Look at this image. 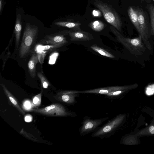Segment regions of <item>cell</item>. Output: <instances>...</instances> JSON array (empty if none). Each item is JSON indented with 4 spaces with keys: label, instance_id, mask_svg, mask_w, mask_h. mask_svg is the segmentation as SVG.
<instances>
[{
    "label": "cell",
    "instance_id": "obj_1",
    "mask_svg": "<svg viewBox=\"0 0 154 154\" xmlns=\"http://www.w3.org/2000/svg\"><path fill=\"white\" fill-rule=\"evenodd\" d=\"M112 32L116 36V40L126 48L132 54L140 56L144 53L146 47L143 42L141 36L139 34L137 37L133 38H126L114 26L110 27Z\"/></svg>",
    "mask_w": 154,
    "mask_h": 154
},
{
    "label": "cell",
    "instance_id": "obj_2",
    "mask_svg": "<svg viewBox=\"0 0 154 154\" xmlns=\"http://www.w3.org/2000/svg\"><path fill=\"white\" fill-rule=\"evenodd\" d=\"M38 31V28L27 24L24 31L19 49V55L22 58L29 52L35 40Z\"/></svg>",
    "mask_w": 154,
    "mask_h": 154
},
{
    "label": "cell",
    "instance_id": "obj_3",
    "mask_svg": "<svg viewBox=\"0 0 154 154\" xmlns=\"http://www.w3.org/2000/svg\"><path fill=\"white\" fill-rule=\"evenodd\" d=\"M123 118L124 116L121 115L115 116L103 126L97 128L93 132L92 137L102 139L109 137L114 134Z\"/></svg>",
    "mask_w": 154,
    "mask_h": 154
},
{
    "label": "cell",
    "instance_id": "obj_4",
    "mask_svg": "<svg viewBox=\"0 0 154 154\" xmlns=\"http://www.w3.org/2000/svg\"><path fill=\"white\" fill-rule=\"evenodd\" d=\"M95 5L102 12L106 21L119 32H121L122 22L115 10L107 5L100 1L96 2Z\"/></svg>",
    "mask_w": 154,
    "mask_h": 154
},
{
    "label": "cell",
    "instance_id": "obj_5",
    "mask_svg": "<svg viewBox=\"0 0 154 154\" xmlns=\"http://www.w3.org/2000/svg\"><path fill=\"white\" fill-rule=\"evenodd\" d=\"M29 111L49 116H76L73 115V112L67 111L62 105L57 103L53 104L43 108L32 109Z\"/></svg>",
    "mask_w": 154,
    "mask_h": 154
},
{
    "label": "cell",
    "instance_id": "obj_6",
    "mask_svg": "<svg viewBox=\"0 0 154 154\" xmlns=\"http://www.w3.org/2000/svg\"><path fill=\"white\" fill-rule=\"evenodd\" d=\"M136 10L140 27V32L139 34L141 35L143 41L146 47L151 50V45L149 40L151 35V31H149L145 14L143 10L141 9L138 8Z\"/></svg>",
    "mask_w": 154,
    "mask_h": 154
},
{
    "label": "cell",
    "instance_id": "obj_7",
    "mask_svg": "<svg viewBox=\"0 0 154 154\" xmlns=\"http://www.w3.org/2000/svg\"><path fill=\"white\" fill-rule=\"evenodd\" d=\"M109 118V117H106L93 119L88 116L84 117L81 123L82 125L79 130L80 134L81 135H85L93 132L99 126Z\"/></svg>",
    "mask_w": 154,
    "mask_h": 154
},
{
    "label": "cell",
    "instance_id": "obj_8",
    "mask_svg": "<svg viewBox=\"0 0 154 154\" xmlns=\"http://www.w3.org/2000/svg\"><path fill=\"white\" fill-rule=\"evenodd\" d=\"M78 93L74 91H66L58 93L56 99L66 103L73 104L76 103V98L79 96Z\"/></svg>",
    "mask_w": 154,
    "mask_h": 154
},
{
    "label": "cell",
    "instance_id": "obj_9",
    "mask_svg": "<svg viewBox=\"0 0 154 154\" xmlns=\"http://www.w3.org/2000/svg\"><path fill=\"white\" fill-rule=\"evenodd\" d=\"M132 86H112L100 88L90 90L84 91H75L76 93H94L106 94L110 92L116 91L124 90L128 89Z\"/></svg>",
    "mask_w": 154,
    "mask_h": 154
},
{
    "label": "cell",
    "instance_id": "obj_10",
    "mask_svg": "<svg viewBox=\"0 0 154 154\" xmlns=\"http://www.w3.org/2000/svg\"><path fill=\"white\" fill-rule=\"evenodd\" d=\"M68 35L70 37V40L72 41H86L94 39L92 34L81 30L74 31H70Z\"/></svg>",
    "mask_w": 154,
    "mask_h": 154
},
{
    "label": "cell",
    "instance_id": "obj_11",
    "mask_svg": "<svg viewBox=\"0 0 154 154\" xmlns=\"http://www.w3.org/2000/svg\"><path fill=\"white\" fill-rule=\"evenodd\" d=\"M70 31H65L64 32L58 34H53L47 36L45 39L46 44L48 45H63L67 43L64 35L68 34Z\"/></svg>",
    "mask_w": 154,
    "mask_h": 154
},
{
    "label": "cell",
    "instance_id": "obj_12",
    "mask_svg": "<svg viewBox=\"0 0 154 154\" xmlns=\"http://www.w3.org/2000/svg\"><path fill=\"white\" fill-rule=\"evenodd\" d=\"M39 61L37 54H33L28 63V67L29 73L32 78L36 76V66Z\"/></svg>",
    "mask_w": 154,
    "mask_h": 154
},
{
    "label": "cell",
    "instance_id": "obj_13",
    "mask_svg": "<svg viewBox=\"0 0 154 154\" xmlns=\"http://www.w3.org/2000/svg\"><path fill=\"white\" fill-rule=\"evenodd\" d=\"M0 85L3 89L5 93L12 105L15 107L21 114L24 115L25 112L21 108L16 98L8 90L4 84L2 83Z\"/></svg>",
    "mask_w": 154,
    "mask_h": 154
},
{
    "label": "cell",
    "instance_id": "obj_14",
    "mask_svg": "<svg viewBox=\"0 0 154 154\" xmlns=\"http://www.w3.org/2000/svg\"><path fill=\"white\" fill-rule=\"evenodd\" d=\"M128 14L132 23L140 34V27L138 21V17L136 9L130 7L128 10Z\"/></svg>",
    "mask_w": 154,
    "mask_h": 154
},
{
    "label": "cell",
    "instance_id": "obj_15",
    "mask_svg": "<svg viewBox=\"0 0 154 154\" xmlns=\"http://www.w3.org/2000/svg\"><path fill=\"white\" fill-rule=\"evenodd\" d=\"M22 29V26L21 22V16L20 15H18L17 17L14 28L16 45L17 49L18 48Z\"/></svg>",
    "mask_w": 154,
    "mask_h": 154
},
{
    "label": "cell",
    "instance_id": "obj_16",
    "mask_svg": "<svg viewBox=\"0 0 154 154\" xmlns=\"http://www.w3.org/2000/svg\"><path fill=\"white\" fill-rule=\"evenodd\" d=\"M57 26L67 27L74 31L81 30L80 26L81 24L79 23L71 22H57L55 23Z\"/></svg>",
    "mask_w": 154,
    "mask_h": 154
},
{
    "label": "cell",
    "instance_id": "obj_17",
    "mask_svg": "<svg viewBox=\"0 0 154 154\" xmlns=\"http://www.w3.org/2000/svg\"><path fill=\"white\" fill-rule=\"evenodd\" d=\"M90 48L94 51L103 56L110 58H115V56L96 45H91L90 46Z\"/></svg>",
    "mask_w": 154,
    "mask_h": 154
},
{
    "label": "cell",
    "instance_id": "obj_18",
    "mask_svg": "<svg viewBox=\"0 0 154 154\" xmlns=\"http://www.w3.org/2000/svg\"><path fill=\"white\" fill-rule=\"evenodd\" d=\"M88 26L94 30L100 32L102 31L104 27V24L101 21L96 20L91 22Z\"/></svg>",
    "mask_w": 154,
    "mask_h": 154
},
{
    "label": "cell",
    "instance_id": "obj_19",
    "mask_svg": "<svg viewBox=\"0 0 154 154\" xmlns=\"http://www.w3.org/2000/svg\"><path fill=\"white\" fill-rule=\"evenodd\" d=\"M148 11L151 21V34L154 35V6L152 4L149 6Z\"/></svg>",
    "mask_w": 154,
    "mask_h": 154
},
{
    "label": "cell",
    "instance_id": "obj_20",
    "mask_svg": "<svg viewBox=\"0 0 154 154\" xmlns=\"http://www.w3.org/2000/svg\"><path fill=\"white\" fill-rule=\"evenodd\" d=\"M37 74L40 80L42 87L45 88H47L50 85L48 81L41 72H38Z\"/></svg>",
    "mask_w": 154,
    "mask_h": 154
},
{
    "label": "cell",
    "instance_id": "obj_21",
    "mask_svg": "<svg viewBox=\"0 0 154 154\" xmlns=\"http://www.w3.org/2000/svg\"><path fill=\"white\" fill-rule=\"evenodd\" d=\"M42 91L39 94L35 96L33 99L32 104L33 106L37 107L41 104Z\"/></svg>",
    "mask_w": 154,
    "mask_h": 154
},
{
    "label": "cell",
    "instance_id": "obj_22",
    "mask_svg": "<svg viewBox=\"0 0 154 154\" xmlns=\"http://www.w3.org/2000/svg\"><path fill=\"white\" fill-rule=\"evenodd\" d=\"M61 45H48L41 46V48L43 51L51 50L63 46Z\"/></svg>",
    "mask_w": 154,
    "mask_h": 154
},
{
    "label": "cell",
    "instance_id": "obj_23",
    "mask_svg": "<svg viewBox=\"0 0 154 154\" xmlns=\"http://www.w3.org/2000/svg\"><path fill=\"white\" fill-rule=\"evenodd\" d=\"M21 134H22L23 135H24L25 137H26L27 138H28L29 139H31L33 140H34L36 141H37V139L35 137H34L33 136H32L31 135H29V134L28 133V135H27L26 132L24 131L23 129L20 131V132Z\"/></svg>",
    "mask_w": 154,
    "mask_h": 154
},
{
    "label": "cell",
    "instance_id": "obj_24",
    "mask_svg": "<svg viewBox=\"0 0 154 154\" xmlns=\"http://www.w3.org/2000/svg\"><path fill=\"white\" fill-rule=\"evenodd\" d=\"M92 13L93 16L95 17H99L101 16L100 12L98 10H94L92 11Z\"/></svg>",
    "mask_w": 154,
    "mask_h": 154
},
{
    "label": "cell",
    "instance_id": "obj_25",
    "mask_svg": "<svg viewBox=\"0 0 154 154\" xmlns=\"http://www.w3.org/2000/svg\"><path fill=\"white\" fill-rule=\"evenodd\" d=\"M32 118L31 115H28L26 116L25 118V120L26 122H30L32 121Z\"/></svg>",
    "mask_w": 154,
    "mask_h": 154
},
{
    "label": "cell",
    "instance_id": "obj_26",
    "mask_svg": "<svg viewBox=\"0 0 154 154\" xmlns=\"http://www.w3.org/2000/svg\"><path fill=\"white\" fill-rule=\"evenodd\" d=\"M149 132L152 134H154V126H150L149 129Z\"/></svg>",
    "mask_w": 154,
    "mask_h": 154
},
{
    "label": "cell",
    "instance_id": "obj_27",
    "mask_svg": "<svg viewBox=\"0 0 154 154\" xmlns=\"http://www.w3.org/2000/svg\"><path fill=\"white\" fill-rule=\"evenodd\" d=\"M2 0H0V11H1L2 10Z\"/></svg>",
    "mask_w": 154,
    "mask_h": 154
},
{
    "label": "cell",
    "instance_id": "obj_28",
    "mask_svg": "<svg viewBox=\"0 0 154 154\" xmlns=\"http://www.w3.org/2000/svg\"></svg>",
    "mask_w": 154,
    "mask_h": 154
}]
</instances>
